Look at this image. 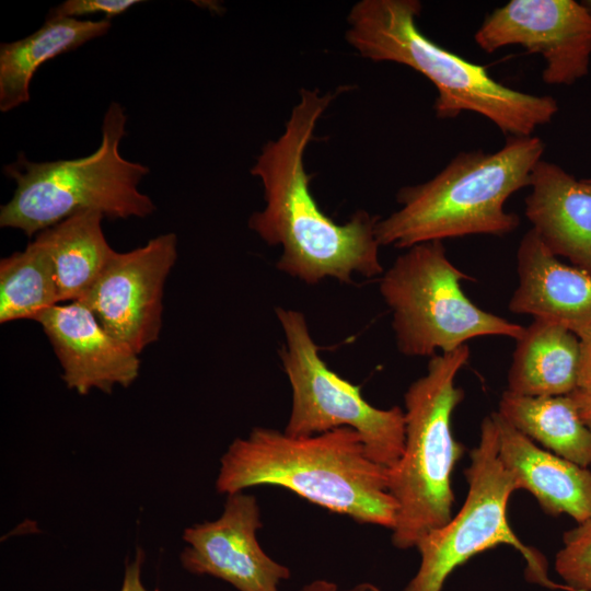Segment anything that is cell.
<instances>
[{
  "instance_id": "cell-6",
  "label": "cell",
  "mask_w": 591,
  "mask_h": 591,
  "mask_svg": "<svg viewBox=\"0 0 591 591\" xmlns=\"http://www.w3.org/2000/svg\"><path fill=\"white\" fill-rule=\"evenodd\" d=\"M126 121L124 108L113 102L103 118L102 141L93 153L35 162L21 152L4 165L3 174L16 188L1 206L0 225L32 236L83 210H95L109 219L150 216L155 205L138 189L149 167L124 159L119 151Z\"/></svg>"
},
{
  "instance_id": "cell-13",
  "label": "cell",
  "mask_w": 591,
  "mask_h": 591,
  "mask_svg": "<svg viewBox=\"0 0 591 591\" xmlns=\"http://www.w3.org/2000/svg\"><path fill=\"white\" fill-rule=\"evenodd\" d=\"M35 321L54 348L69 390L80 395L93 389L112 393L116 385L128 387L138 378V354L111 335L82 302L56 304Z\"/></svg>"
},
{
  "instance_id": "cell-18",
  "label": "cell",
  "mask_w": 591,
  "mask_h": 591,
  "mask_svg": "<svg viewBox=\"0 0 591 591\" xmlns=\"http://www.w3.org/2000/svg\"><path fill=\"white\" fill-rule=\"evenodd\" d=\"M109 20L47 19L33 34L0 45V111L7 113L30 101V85L46 61L105 35Z\"/></svg>"
},
{
  "instance_id": "cell-7",
  "label": "cell",
  "mask_w": 591,
  "mask_h": 591,
  "mask_svg": "<svg viewBox=\"0 0 591 591\" xmlns=\"http://www.w3.org/2000/svg\"><path fill=\"white\" fill-rule=\"evenodd\" d=\"M470 276L454 266L442 241L414 245L380 279L401 354L432 357L482 336L519 339L523 326L478 308L461 287Z\"/></svg>"
},
{
  "instance_id": "cell-12",
  "label": "cell",
  "mask_w": 591,
  "mask_h": 591,
  "mask_svg": "<svg viewBox=\"0 0 591 591\" xmlns=\"http://www.w3.org/2000/svg\"><path fill=\"white\" fill-rule=\"evenodd\" d=\"M262 526L255 496L243 491L227 495L217 520L184 530L181 565L190 573L221 579L237 591H280L290 569L262 548L256 536Z\"/></svg>"
},
{
  "instance_id": "cell-20",
  "label": "cell",
  "mask_w": 591,
  "mask_h": 591,
  "mask_svg": "<svg viewBox=\"0 0 591 591\" xmlns=\"http://www.w3.org/2000/svg\"><path fill=\"white\" fill-rule=\"evenodd\" d=\"M497 414L545 450L579 466L591 465V432L569 394L526 396L505 391Z\"/></svg>"
},
{
  "instance_id": "cell-29",
  "label": "cell",
  "mask_w": 591,
  "mask_h": 591,
  "mask_svg": "<svg viewBox=\"0 0 591 591\" xmlns=\"http://www.w3.org/2000/svg\"><path fill=\"white\" fill-rule=\"evenodd\" d=\"M589 181H591V178H589Z\"/></svg>"
},
{
  "instance_id": "cell-17",
  "label": "cell",
  "mask_w": 591,
  "mask_h": 591,
  "mask_svg": "<svg viewBox=\"0 0 591 591\" xmlns=\"http://www.w3.org/2000/svg\"><path fill=\"white\" fill-rule=\"evenodd\" d=\"M580 341L576 333L533 320L517 339L507 391L526 396L568 395L577 390Z\"/></svg>"
},
{
  "instance_id": "cell-9",
  "label": "cell",
  "mask_w": 591,
  "mask_h": 591,
  "mask_svg": "<svg viewBox=\"0 0 591 591\" xmlns=\"http://www.w3.org/2000/svg\"><path fill=\"white\" fill-rule=\"evenodd\" d=\"M285 344L279 357L291 386V410L283 432L309 437L340 427L356 430L371 460L387 468L401 459L405 412L370 405L360 387L332 371L320 356L304 314L276 308Z\"/></svg>"
},
{
  "instance_id": "cell-22",
  "label": "cell",
  "mask_w": 591,
  "mask_h": 591,
  "mask_svg": "<svg viewBox=\"0 0 591 591\" xmlns=\"http://www.w3.org/2000/svg\"><path fill=\"white\" fill-rule=\"evenodd\" d=\"M555 570L575 591H591V515L565 532Z\"/></svg>"
},
{
  "instance_id": "cell-2",
  "label": "cell",
  "mask_w": 591,
  "mask_h": 591,
  "mask_svg": "<svg viewBox=\"0 0 591 591\" xmlns=\"http://www.w3.org/2000/svg\"><path fill=\"white\" fill-rule=\"evenodd\" d=\"M259 485L283 487L360 524H395L389 468L370 459L349 427L309 437L255 427L234 439L220 459L216 490L230 495Z\"/></svg>"
},
{
  "instance_id": "cell-28",
  "label": "cell",
  "mask_w": 591,
  "mask_h": 591,
  "mask_svg": "<svg viewBox=\"0 0 591 591\" xmlns=\"http://www.w3.org/2000/svg\"><path fill=\"white\" fill-rule=\"evenodd\" d=\"M581 3L584 5V8L589 11L591 14V0H583Z\"/></svg>"
},
{
  "instance_id": "cell-15",
  "label": "cell",
  "mask_w": 591,
  "mask_h": 591,
  "mask_svg": "<svg viewBox=\"0 0 591 591\" xmlns=\"http://www.w3.org/2000/svg\"><path fill=\"white\" fill-rule=\"evenodd\" d=\"M529 187L525 216L532 229L554 255L591 273V181L542 159Z\"/></svg>"
},
{
  "instance_id": "cell-1",
  "label": "cell",
  "mask_w": 591,
  "mask_h": 591,
  "mask_svg": "<svg viewBox=\"0 0 591 591\" xmlns=\"http://www.w3.org/2000/svg\"><path fill=\"white\" fill-rule=\"evenodd\" d=\"M338 93L302 89L283 132L263 147L250 171L262 181L266 205L250 216L248 228L268 245L281 246L278 270L308 285L326 278L350 283L354 274L383 273L375 236L380 217L359 210L345 223L334 222L309 187L305 149Z\"/></svg>"
},
{
  "instance_id": "cell-16",
  "label": "cell",
  "mask_w": 591,
  "mask_h": 591,
  "mask_svg": "<svg viewBox=\"0 0 591 591\" xmlns=\"http://www.w3.org/2000/svg\"><path fill=\"white\" fill-rule=\"evenodd\" d=\"M498 456L520 489L534 496L549 515L567 514L577 523L591 515V471L540 448L497 412Z\"/></svg>"
},
{
  "instance_id": "cell-26",
  "label": "cell",
  "mask_w": 591,
  "mask_h": 591,
  "mask_svg": "<svg viewBox=\"0 0 591 591\" xmlns=\"http://www.w3.org/2000/svg\"><path fill=\"white\" fill-rule=\"evenodd\" d=\"M299 591H382L371 582H361L350 589L339 590L338 586L326 579H316L304 584Z\"/></svg>"
},
{
  "instance_id": "cell-8",
  "label": "cell",
  "mask_w": 591,
  "mask_h": 591,
  "mask_svg": "<svg viewBox=\"0 0 591 591\" xmlns=\"http://www.w3.org/2000/svg\"><path fill=\"white\" fill-rule=\"evenodd\" d=\"M468 485L465 501L444 525L419 540L420 564L402 591H441L451 572L473 556L505 544L525 559V577L542 587L575 591L547 575L545 557L526 546L508 521V502L520 490L514 476L498 456L497 426L493 414L480 425L477 445L470 453L464 471Z\"/></svg>"
},
{
  "instance_id": "cell-3",
  "label": "cell",
  "mask_w": 591,
  "mask_h": 591,
  "mask_svg": "<svg viewBox=\"0 0 591 591\" xmlns=\"http://www.w3.org/2000/svg\"><path fill=\"white\" fill-rule=\"evenodd\" d=\"M418 0H361L348 16L346 40L363 58L407 66L436 88L433 109L440 119L474 112L508 137L533 136L558 112L556 100L513 90L487 68L439 46L417 26Z\"/></svg>"
},
{
  "instance_id": "cell-10",
  "label": "cell",
  "mask_w": 591,
  "mask_h": 591,
  "mask_svg": "<svg viewBox=\"0 0 591 591\" xmlns=\"http://www.w3.org/2000/svg\"><path fill=\"white\" fill-rule=\"evenodd\" d=\"M176 257L175 233L161 234L126 253L115 252L78 301L93 312L111 335L139 355L159 338L163 289Z\"/></svg>"
},
{
  "instance_id": "cell-19",
  "label": "cell",
  "mask_w": 591,
  "mask_h": 591,
  "mask_svg": "<svg viewBox=\"0 0 591 591\" xmlns=\"http://www.w3.org/2000/svg\"><path fill=\"white\" fill-rule=\"evenodd\" d=\"M103 218L83 210L38 233L51 257L60 303L80 300L116 252L103 233Z\"/></svg>"
},
{
  "instance_id": "cell-11",
  "label": "cell",
  "mask_w": 591,
  "mask_h": 591,
  "mask_svg": "<svg viewBox=\"0 0 591 591\" xmlns=\"http://www.w3.org/2000/svg\"><path fill=\"white\" fill-rule=\"evenodd\" d=\"M474 40L487 53L519 45L540 54L543 81L569 85L589 72L591 14L575 0H511L487 14Z\"/></svg>"
},
{
  "instance_id": "cell-25",
  "label": "cell",
  "mask_w": 591,
  "mask_h": 591,
  "mask_svg": "<svg viewBox=\"0 0 591 591\" xmlns=\"http://www.w3.org/2000/svg\"><path fill=\"white\" fill-rule=\"evenodd\" d=\"M143 561L144 553L141 548H138L134 559L126 561L119 591H149L141 579V567ZM153 591H159V589Z\"/></svg>"
},
{
  "instance_id": "cell-24",
  "label": "cell",
  "mask_w": 591,
  "mask_h": 591,
  "mask_svg": "<svg viewBox=\"0 0 591 591\" xmlns=\"http://www.w3.org/2000/svg\"><path fill=\"white\" fill-rule=\"evenodd\" d=\"M580 341V362L577 390L591 394V326L577 333Z\"/></svg>"
},
{
  "instance_id": "cell-21",
  "label": "cell",
  "mask_w": 591,
  "mask_h": 591,
  "mask_svg": "<svg viewBox=\"0 0 591 591\" xmlns=\"http://www.w3.org/2000/svg\"><path fill=\"white\" fill-rule=\"evenodd\" d=\"M54 265L40 234L0 262V322L36 320L59 304Z\"/></svg>"
},
{
  "instance_id": "cell-23",
  "label": "cell",
  "mask_w": 591,
  "mask_h": 591,
  "mask_svg": "<svg viewBox=\"0 0 591 591\" xmlns=\"http://www.w3.org/2000/svg\"><path fill=\"white\" fill-rule=\"evenodd\" d=\"M141 1L138 0H67L51 8L47 19L104 14L106 20L118 16Z\"/></svg>"
},
{
  "instance_id": "cell-14",
  "label": "cell",
  "mask_w": 591,
  "mask_h": 591,
  "mask_svg": "<svg viewBox=\"0 0 591 591\" xmlns=\"http://www.w3.org/2000/svg\"><path fill=\"white\" fill-rule=\"evenodd\" d=\"M519 283L509 310L559 324L573 333L591 326V273L558 259L533 229L517 252Z\"/></svg>"
},
{
  "instance_id": "cell-27",
  "label": "cell",
  "mask_w": 591,
  "mask_h": 591,
  "mask_svg": "<svg viewBox=\"0 0 591 591\" xmlns=\"http://www.w3.org/2000/svg\"><path fill=\"white\" fill-rule=\"evenodd\" d=\"M569 395L572 398L582 421L591 432V394L576 390Z\"/></svg>"
},
{
  "instance_id": "cell-5",
  "label": "cell",
  "mask_w": 591,
  "mask_h": 591,
  "mask_svg": "<svg viewBox=\"0 0 591 591\" xmlns=\"http://www.w3.org/2000/svg\"><path fill=\"white\" fill-rule=\"evenodd\" d=\"M468 358L466 344L430 357L426 373L404 395V451L389 468L387 486L397 505L391 531L398 549L416 547L421 537L453 517L451 476L464 445L452 433L451 417L464 398L455 378Z\"/></svg>"
},
{
  "instance_id": "cell-4",
  "label": "cell",
  "mask_w": 591,
  "mask_h": 591,
  "mask_svg": "<svg viewBox=\"0 0 591 591\" xmlns=\"http://www.w3.org/2000/svg\"><path fill=\"white\" fill-rule=\"evenodd\" d=\"M545 149L536 136L508 137L501 149L463 151L431 179L402 187L399 209L375 224L380 245H414L474 234L506 235L520 218L505 209L508 198L529 187Z\"/></svg>"
}]
</instances>
